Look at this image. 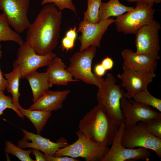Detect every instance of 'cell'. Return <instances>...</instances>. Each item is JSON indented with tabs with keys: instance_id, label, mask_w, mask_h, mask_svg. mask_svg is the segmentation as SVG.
<instances>
[{
	"instance_id": "6da1fadb",
	"label": "cell",
	"mask_w": 161,
	"mask_h": 161,
	"mask_svg": "<svg viewBox=\"0 0 161 161\" xmlns=\"http://www.w3.org/2000/svg\"><path fill=\"white\" fill-rule=\"evenodd\" d=\"M62 14L55 4L46 5L27 29L26 41L40 55L52 51L60 38Z\"/></svg>"
},
{
	"instance_id": "7a4b0ae2",
	"label": "cell",
	"mask_w": 161,
	"mask_h": 161,
	"mask_svg": "<svg viewBox=\"0 0 161 161\" xmlns=\"http://www.w3.org/2000/svg\"><path fill=\"white\" fill-rule=\"evenodd\" d=\"M79 131L91 141L101 145H111L118 127L101 105L98 104L80 120Z\"/></svg>"
},
{
	"instance_id": "3957f363",
	"label": "cell",
	"mask_w": 161,
	"mask_h": 161,
	"mask_svg": "<svg viewBox=\"0 0 161 161\" xmlns=\"http://www.w3.org/2000/svg\"><path fill=\"white\" fill-rule=\"evenodd\" d=\"M113 75L107 74L101 87L96 94L98 104L102 106L106 113L118 127L124 122V117L120 107V100L125 92Z\"/></svg>"
},
{
	"instance_id": "277c9868",
	"label": "cell",
	"mask_w": 161,
	"mask_h": 161,
	"mask_svg": "<svg viewBox=\"0 0 161 161\" xmlns=\"http://www.w3.org/2000/svg\"><path fill=\"white\" fill-rule=\"evenodd\" d=\"M97 51V47H90L82 51L75 53L69 59L67 69L74 79L87 84L101 87L104 79L93 73L92 64Z\"/></svg>"
},
{
	"instance_id": "5b68a950",
	"label": "cell",
	"mask_w": 161,
	"mask_h": 161,
	"mask_svg": "<svg viewBox=\"0 0 161 161\" xmlns=\"http://www.w3.org/2000/svg\"><path fill=\"white\" fill-rule=\"evenodd\" d=\"M78 139L75 142L59 149L56 156H67L76 158L81 157L86 161H101L109 148L93 142L79 131L76 132Z\"/></svg>"
},
{
	"instance_id": "8992f818",
	"label": "cell",
	"mask_w": 161,
	"mask_h": 161,
	"mask_svg": "<svg viewBox=\"0 0 161 161\" xmlns=\"http://www.w3.org/2000/svg\"><path fill=\"white\" fill-rule=\"evenodd\" d=\"M132 10L116 17L114 22L118 32L135 34L153 18L155 10L147 4L136 2Z\"/></svg>"
},
{
	"instance_id": "52a82bcc",
	"label": "cell",
	"mask_w": 161,
	"mask_h": 161,
	"mask_svg": "<svg viewBox=\"0 0 161 161\" xmlns=\"http://www.w3.org/2000/svg\"><path fill=\"white\" fill-rule=\"evenodd\" d=\"M160 23L153 18L135 34L136 52L147 55L157 61L160 59Z\"/></svg>"
},
{
	"instance_id": "ba28073f",
	"label": "cell",
	"mask_w": 161,
	"mask_h": 161,
	"mask_svg": "<svg viewBox=\"0 0 161 161\" xmlns=\"http://www.w3.org/2000/svg\"><path fill=\"white\" fill-rule=\"evenodd\" d=\"M17 56L13 66H19L21 79L37 71L39 68L48 66L57 56L52 51L44 55L38 54L25 41L18 49Z\"/></svg>"
},
{
	"instance_id": "9c48e42d",
	"label": "cell",
	"mask_w": 161,
	"mask_h": 161,
	"mask_svg": "<svg viewBox=\"0 0 161 161\" xmlns=\"http://www.w3.org/2000/svg\"><path fill=\"white\" fill-rule=\"evenodd\" d=\"M121 143L124 147L129 148L138 147L152 150L159 158H161V139L137 124L131 127L125 128Z\"/></svg>"
},
{
	"instance_id": "30bf717a",
	"label": "cell",
	"mask_w": 161,
	"mask_h": 161,
	"mask_svg": "<svg viewBox=\"0 0 161 161\" xmlns=\"http://www.w3.org/2000/svg\"><path fill=\"white\" fill-rule=\"evenodd\" d=\"M125 128L123 123L118 127L111 147L101 161L149 160L151 152L149 149L141 147L136 149L129 148L122 145L121 139Z\"/></svg>"
},
{
	"instance_id": "8fae6325",
	"label": "cell",
	"mask_w": 161,
	"mask_h": 161,
	"mask_svg": "<svg viewBox=\"0 0 161 161\" xmlns=\"http://www.w3.org/2000/svg\"><path fill=\"white\" fill-rule=\"evenodd\" d=\"M30 0H0V10L10 26L21 33L29 27L27 13Z\"/></svg>"
},
{
	"instance_id": "7c38bea8",
	"label": "cell",
	"mask_w": 161,
	"mask_h": 161,
	"mask_svg": "<svg viewBox=\"0 0 161 161\" xmlns=\"http://www.w3.org/2000/svg\"><path fill=\"white\" fill-rule=\"evenodd\" d=\"M120 104L126 128L134 126L139 122L161 118L160 112L152 110L149 106L134 100H129L125 96L121 98Z\"/></svg>"
},
{
	"instance_id": "4fadbf2b",
	"label": "cell",
	"mask_w": 161,
	"mask_h": 161,
	"mask_svg": "<svg viewBox=\"0 0 161 161\" xmlns=\"http://www.w3.org/2000/svg\"><path fill=\"white\" fill-rule=\"evenodd\" d=\"M114 21L115 19L111 18L95 23L84 20L81 21L77 31L81 33L78 38L80 43V51L91 46L99 47L103 35L108 27Z\"/></svg>"
},
{
	"instance_id": "5bb4252c",
	"label": "cell",
	"mask_w": 161,
	"mask_h": 161,
	"mask_svg": "<svg viewBox=\"0 0 161 161\" xmlns=\"http://www.w3.org/2000/svg\"><path fill=\"white\" fill-rule=\"evenodd\" d=\"M123 72L117 75L122 86L127 91L126 97L129 100L139 92L147 89L148 87L156 77L155 73L135 70L123 67Z\"/></svg>"
},
{
	"instance_id": "9a60e30c",
	"label": "cell",
	"mask_w": 161,
	"mask_h": 161,
	"mask_svg": "<svg viewBox=\"0 0 161 161\" xmlns=\"http://www.w3.org/2000/svg\"><path fill=\"white\" fill-rule=\"evenodd\" d=\"M21 131L24 137L18 142V146L21 148H35L45 154L54 155L59 149L69 145L64 138H59L56 142H54L42 137L40 134H35L24 129H22Z\"/></svg>"
},
{
	"instance_id": "2e32d148",
	"label": "cell",
	"mask_w": 161,
	"mask_h": 161,
	"mask_svg": "<svg viewBox=\"0 0 161 161\" xmlns=\"http://www.w3.org/2000/svg\"><path fill=\"white\" fill-rule=\"evenodd\" d=\"M123 60V66L135 70L155 73L157 61L143 53H137L129 49H125L121 52Z\"/></svg>"
},
{
	"instance_id": "e0dca14e",
	"label": "cell",
	"mask_w": 161,
	"mask_h": 161,
	"mask_svg": "<svg viewBox=\"0 0 161 161\" xmlns=\"http://www.w3.org/2000/svg\"><path fill=\"white\" fill-rule=\"evenodd\" d=\"M70 92V90L51 91L45 92L28 109L51 112L62 108L63 103Z\"/></svg>"
},
{
	"instance_id": "ac0fdd59",
	"label": "cell",
	"mask_w": 161,
	"mask_h": 161,
	"mask_svg": "<svg viewBox=\"0 0 161 161\" xmlns=\"http://www.w3.org/2000/svg\"><path fill=\"white\" fill-rule=\"evenodd\" d=\"M48 66L46 72L52 85L66 86L69 82L78 81L67 69V67L60 58L56 56Z\"/></svg>"
},
{
	"instance_id": "d6986e66",
	"label": "cell",
	"mask_w": 161,
	"mask_h": 161,
	"mask_svg": "<svg viewBox=\"0 0 161 161\" xmlns=\"http://www.w3.org/2000/svg\"><path fill=\"white\" fill-rule=\"evenodd\" d=\"M32 91V102L36 101L52 86L46 72H39L36 71L26 76Z\"/></svg>"
},
{
	"instance_id": "ffe728a7",
	"label": "cell",
	"mask_w": 161,
	"mask_h": 161,
	"mask_svg": "<svg viewBox=\"0 0 161 161\" xmlns=\"http://www.w3.org/2000/svg\"><path fill=\"white\" fill-rule=\"evenodd\" d=\"M134 8L122 4L119 0H110L106 3L102 2L99 11V21L107 19L112 16H119Z\"/></svg>"
},
{
	"instance_id": "44dd1931",
	"label": "cell",
	"mask_w": 161,
	"mask_h": 161,
	"mask_svg": "<svg viewBox=\"0 0 161 161\" xmlns=\"http://www.w3.org/2000/svg\"><path fill=\"white\" fill-rule=\"evenodd\" d=\"M13 69L10 72L6 73L3 75L7 82V90L12 95L13 104L18 110L22 107L19 103V98L21 95L19 92V80L21 79L19 66H13Z\"/></svg>"
},
{
	"instance_id": "7402d4cb",
	"label": "cell",
	"mask_w": 161,
	"mask_h": 161,
	"mask_svg": "<svg viewBox=\"0 0 161 161\" xmlns=\"http://www.w3.org/2000/svg\"><path fill=\"white\" fill-rule=\"evenodd\" d=\"M24 116L27 117L32 123L37 130V134L43 130L48 120L52 115L51 112L41 110L25 109L22 107L19 110Z\"/></svg>"
},
{
	"instance_id": "603a6c76",
	"label": "cell",
	"mask_w": 161,
	"mask_h": 161,
	"mask_svg": "<svg viewBox=\"0 0 161 161\" xmlns=\"http://www.w3.org/2000/svg\"><path fill=\"white\" fill-rule=\"evenodd\" d=\"M13 41L21 46L24 41L20 35L12 30L3 14H0V42Z\"/></svg>"
},
{
	"instance_id": "cb8c5ba5",
	"label": "cell",
	"mask_w": 161,
	"mask_h": 161,
	"mask_svg": "<svg viewBox=\"0 0 161 161\" xmlns=\"http://www.w3.org/2000/svg\"><path fill=\"white\" fill-rule=\"evenodd\" d=\"M133 98L136 101L152 107L161 112V100L151 94L148 89L139 92Z\"/></svg>"
},
{
	"instance_id": "d4e9b609",
	"label": "cell",
	"mask_w": 161,
	"mask_h": 161,
	"mask_svg": "<svg viewBox=\"0 0 161 161\" xmlns=\"http://www.w3.org/2000/svg\"><path fill=\"white\" fill-rule=\"evenodd\" d=\"M4 150L6 153L15 156L21 161H35L30 156L32 153V149L23 150L10 140L5 142Z\"/></svg>"
},
{
	"instance_id": "484cf974",
	"label": "cell",
	"mask_w": 161,
	"mask_h": 161,
	"mask_svg": "<svg viewBox=\"0 0 161 161\" xmlns=\"http://www.w3.org/2000/svg\"><path fill=\"white\" fill-rule=\"evenodd\" d=\"M102 0H87L86 11L83 13V20L95 23L99 22V11Z\"/></svg>"
},
{
	"instance_id": "4316f807",
	"label": "cell",
	"mask_w": 161,
	"mask_h": 161,
	"mask_svg": "<svg viewBox=\"0 0 161 161\" xmlns=\"http://www.w3.org/2000/svg\"><path fill=\"white\" fill-rule=\"evenodd\" d=\"M137 124L161 139V118H153L139 122Z\"/></svg>"
},
{
	"instance_id": "83f0119b",
	"label": "cell",
	"mask_w": 161,
	"mask_h": 161,
	"mask_svg": "<svg viewBox=\"0 0 161 161\" xmlns=\"http://www.w3.org/2000/svg\"><path fill=\"white\" fill-rule=\"evenodd\" d=\"M7 109L13 110L20 117L24 118V116L15 106L12 97L6 95L4 92L0 90V116L4 114V111Z\"/></svg>"
},
{
	"instance_id": "f1b7e54d",
	"label": "cell",
	"mask_w": 161,
	"mask_h": 161,
	"mask_svg": "<svg viewBox=\"0 0 161 161\" xmlns=\"http://www.w3.org/2000/svg\"><path fill=\"white\" fill-rule=\"evenodd\" d=\"M47 3L54 4L61 10L67 8L76 14V9L72 0H42L41 2L42 5Z\"/></svg>"
},
{
	"instance_id": "f546056e",
	"label": "cell",
	"mask_w": 161,
	"mask_h": 161,
	"mask_svg": "<svg viewBox=\"0 0 161 161\" xmlns=\"http://www.w3.org/2000/svg\"><path fill=\"white\" fill-rule=\"evenodd\" d=\"M46 161H79L78 159L67 156H56L44 154Z\"/></svg>"
},
{
	"instance_id": "4dcf8cb0",
	"label": "cell",
	"mask_w": 161,
	"mask_h": 161,
	"mask_svg": "<svg viewBox=\"0 0 161 161\" xmlns=\"http://www.w3.org/2000/svg\"><path fill=\"white\" fill-rule=\"evenodd\" d=\"M75 41L66 36L62 39L61 47L62 50L68 51L72 49L75 46Z\"/></svg>"
},
{
	"instance_id": "1f68e13d",
	"label": "cell",
	"mask_w": 161,
	"mask_h": 161,
	"mask_svg": "<svg viewBox=\"0 0 161 161\" xmlns=\"http://www.w3.org/2000/svg\"><path fill=\"white\" fill-rule=\"evenodd\" d=\"M100 64L106 71L112 69L114 65L112 59L108 56L103 58Z\"/></svg>"
},
{
	"instance_id": "d6a6232c",
	"label": "cell",
	"mask_w": 161,
	"mask_h": 161,
	"mask_svg": "<svg viewBox=\"0 0 161 161\" xmlns=\"http://www.w3.org/2000/svg\"><path fill=\"white\" fill-rule=\"evenodd\" d=\"M1 45L0 44V60L2 56V51ZM7 82L5 78L4 77L0 66V90L4 92L7 86Z\"/></svg>"
},
{
	"instance_id": "836d02e7",
	"label": "cell",
	"mask_w": 161,
	"mask_h": 161,
	"mask_svg": "<svg viewBox=\"0 0 161 161\" xmlns=\"http://www.w3.org/2000/svg\"><path fill=\"white\" fill-rule=\"evenodd\" d=\"M106 71L100 63L96 64L94 68V73L100 77L103 76L105 74Z\"/></svg>"
},
{
	"instance_id": "e575fe53",
	"label": "cell",
	"mask_w": 161,
	"mask_h": 161,
	"mask_svg": "<svg viewBox=\"0 0 161 161\" xmlns=\"http://www.w3.org/2000/svg\"><path fill=\"white\" fill-rule=\"evenodd\" d=\"M32 153L35 156V161H46L44 157V154L41 152L40 150L32 148Z\"/></svg>"
},
{
	"instance_id": "d590c367",
	"label": "cell",
	"mask_w": 161,
	"mask_h": 161,
	"mask_svg": "<svg viewBox=\"0 0 161 161\" xmlns=\"http://www.w3.org/2000/svg\"><path fill=\"white\" fill-rule=\"evenodd\" d=\"M76 30V26H75L73 28H70L66 32L65 36L75 41L77 37V32Z\"/></svg>"
},
{
	"instance_id": "8d00e7d4",
	"label": "cell",
	"mask_w": 161,
	"mask_h": 161,
	"mask_svg": "<svg viewBox=\"0 0 161 161\" xmlns=\"http://www.w3.org/2000/svg\"><path fill=\"white\" fill-rule=\"evenodd\" d=\"M129 2H136L144 3L152 7L154 5L152 0H125Z\"/></svg>"
},
{
	"instance_id": "74e56055",
	"label": "cell",
	"mask_w": 161,
	"mask_h": 161,
	"mask_svg": "<svg viewBox=\"0 0 161 161\" xmlns=\"http://www.w3.org/2000/svg\"><path fill=\"white\" fill-rule=\"evenodd\" d=\"M152 1L154 4H159L161 2V0H152Z\"/></svg>"
}]
</instances>
